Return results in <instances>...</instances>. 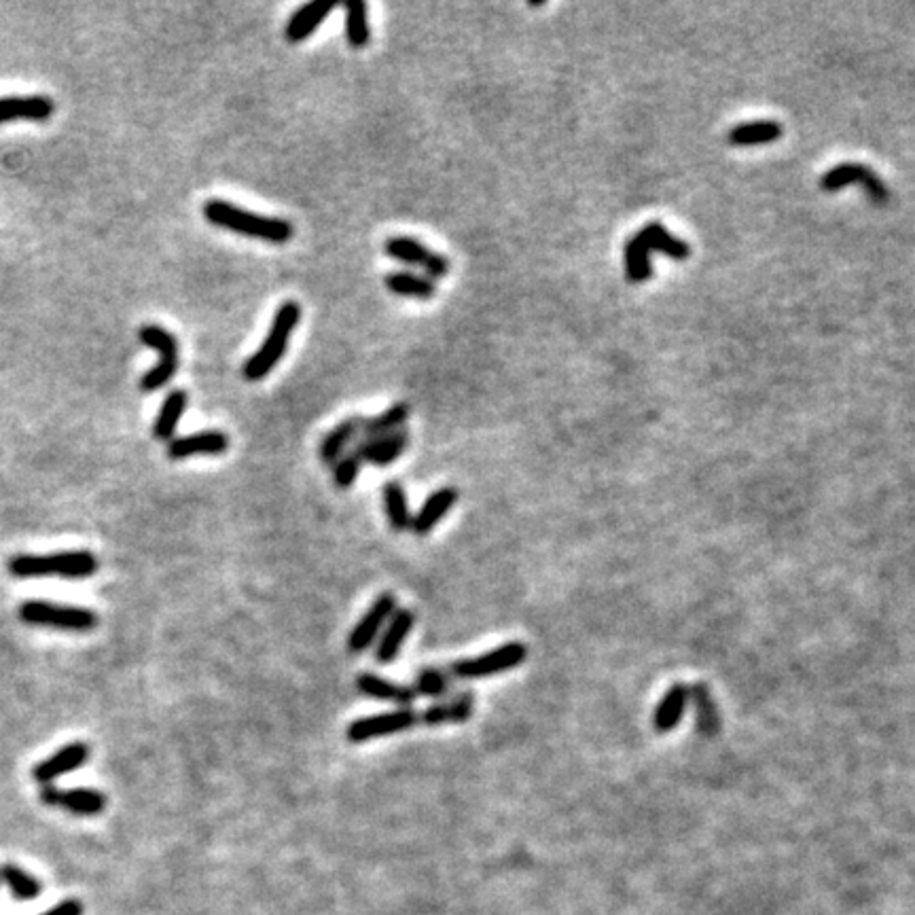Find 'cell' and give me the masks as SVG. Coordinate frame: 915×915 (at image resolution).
<instances>
[{
	"label": "cell",
	"instance_id": "6da1fadb",
	"mask_svg": "<svg viewBox=\"0 0 915 915\" xmlns=\"http://www.w3.org/2000/svg\"><path fill=\"white\" fill-rule=\"evenodd\" d=\"M202 212L206 221L214 227L227 229L231 233H240V236H246L250 240H261L267 244L282 246L286 242H291L295 233V227L286 219L265 217V214L244 210L227 200H217V197L208 200Z\"/></svg>",
	"mask_w": 915,
	"mask_h": 915
},
{
	"label": "cell",
	"instance_id": "7a4b0ae2",
	"mask_svg": "<svg viewBox=\"0 0 915 915\" xmlns=\"http://www.w3.org/2000/svg\"><path fill=\"white\" fill-rule=\"evenodd\" d=\"M299 320L301 305L297 301H284L272 320V327H269L261 348L242 367L246 382H259L278 367L282 356L286 354V348L291 344V335L295 333Z\"/></svg>",
	"mask_w": 915,
	"mask_h": 915
},
{
	"label": "cell",
	"instance_id": "3957f363",
	"mask_svg": "<svg viewBox=\"0 0 915 915\" xmlns=\"http://www.w3.org/2000/svg\"><path fill=\"white\" fill-rule=\"evenodd\" d=\"M17 579H45L56 574L60 579H87L96 574L98 560L92 551H60L51 555H17L9 562Z\"/></svg>",
	"mask_w": 915,
	"mask_h": 915
},
{
	"label": "cell",
	"instance_id": "277c9868",
	"mask_svg": "<svg viewBox=\"0 0 915 915\" xmlns=\"http://www.w3.org/2000/svg\"><path fill=\"white\" fill-rule=\"evenodd\" d=\"M528 659V647L524 642L513 640L505 642L500 647L481 653L477 657H466L458 659L450 666V672L454 680H460V683H473V680H483L496 674H505L515 668L522 666V663Z\"/></svg>",
	"mask_w": 915,
	"mask_h": 915
},
{
	"label": "cell",
	"instance_id": "5b68a950",
	"mask_svg": "<svg viewBox=\"0 0 915 915\" xmlns=\"http://www.w3.org/2000/svg\"><path fill=\"white\" fill-rule=\"evenodd\" d=\"M20 619L28 625H45L62 632H92L98 625L94 610L79 606H64L43 600H30L20 606Z\"/></svg>",
	"mask_w": 915,
	"mask_h": 915
},
{
	"label": "cell",
	"instance_id": "8992f818",
	"mask_svg": "<svg viewBox=\"0 0 915 915\" xmlns=\"http://www.w3.org/2000/svg\"><path fill=\"white\" fill-rule=\"evenodd\" d=\"M140 342L161 354L159 363L140 378V390L142 392H153V390L164 388L174 378L176 369H178L176 337L170 331H166L164 327L147 325V327L140 329Z\"/></svg>",
	"mask_w": 915,
	"mask_h": 915
},
{
	"label": "cell",
	"instance_id": "52a82bcc",
	"mask_svg": "<svg viewBox=\"0 0 915 915\" xmlns=\"http://www.w3.org/2000/svg\"><path fill=\"white\" fill-rule=\"evenodd\" d=\"M384 253L386 257L399 261L409 267H420L424 276L430 280H441L447 274H450L452 263L445 255L437 253V250L428 248L416 238L409 236H394L384 242Z\"/></svg>",
	"mask_w": 915,
	"mask_h": 915
},
{
	"label": "cell",
	"instance_id": "ba28073f",
	"mask_svg": "<svg viewBox=\"0 0 915 915\" xmlns=\"http://www.w3.org/2000/svg\"><path fill=\"white\" fill-rule=\"evenodd\" d=\"M418 723L420 716L414 708H397L392 712L363 716V719L352 721L346 729V738L350 744H365L371 740L388 738V735L411 731Z\"/></svg>",
	"mask_w": 915,
	"mask_h": 915
},
{
	"label": "cell",
	"instance_id": "9c48e42d",
	"mask_svg": "<svg viewBox=\"0 0 915 915\" xmlns=\"http://www.w3.org/2000/svg\"><path fill=\"white\" fill-rule=\"evenodd\" d=\"M399 608L397 596L392 591H384L382 596H378L367 613L358 619V623L352 627V632L348 636V651L352 655H363L367 653L378 638L382 636L386 623L394 615V610Z\"/></svg>",
	"mask_w": 915,
	"mask_h": 915
},
{
	"label": "cell",
	"instance_id": "30bf717a",
	"mask_svg": "<svg viewBox=\"0 0 915 915\" xmlns=\"http://www.w3.org/2000/svg\"><path fill=\"white\" fill-rule=\"evenodd\" d=\"M852 183L863 185V189L869 193L873 204L884 206L888 202V187L886 183L879 178L869 166L863 164H839L833 170H829L820 178V187L827 193H835L843 187H848Z\"/></svg>",
	"mask_w": 915,
	"mask_h": 915
},
{
	"label": "cell",
	"instance_id": "8fae6325",
	"mask_svg": "<svg viewBox=\"0 0 915 915\" xmlns=\"http://www.w3.org/2000/svg\"><path fill=\"white\" fill-rule=\"evenodd\" d=\"M477 706V697L475 691L471 689H462L454 691L443 699H437V702L424 708V712H418L420 723L428 729L443 727V725H462L473 716Z\"/></svg>",
	"mask_w": 915,
	"mask_h": 915
},
{
	"label": "cell",
	"instance_id": "7c38bea8",
	"mask_svg": "<svg viewBox=\"0 0 915 915\" xmlns=\"http://www.w3.org/2000/svg\"><path fill=\"white\" fill-rule=\"evenodd\" d=\"M416 627V613L411 608H397L390 621L386 623L382 636L375 642L373 657L380 666H390V663L397 661L399 653L403 651V644L409 638V634L414 632Z\"/></svg>",
	"mask_w": 915,
	"mask_h": 915
},
{
	"label": "cell",
	"instance_id": "4fadbf2b",
	"mask_svg": "<svg viewBox=\"0 0 915 915\" xmlns=\"http://www.w3.org/2000/svg\"><path fill=\"white\" fill-rule=\"evenodd\" d=\"M229 450V437L223 430H202L185 437H174L168 443L170 460H187L193 456H221Z\"/></svg>",
	"mask_w": 915,
	"mask_h": 915
},
{
	"label": "cell",
	"instance_id": "5bb4252c",
	"mask_svg": "<svg viewBox=\"0 0 915 915\" xmlns=\"http://www.w3.org/2000/svg\"><path fill=\"white\" fill-rule=\"evenodd\" d=\"M41 799L45 805H56L62 810L73 812L77 816H98L104 812L106 797L94 788H70V791H58L51 784L43 788Z\"/></svg>",
	"mask_w": 915,
	"mask_h": 915
},
{
	"label": "cell",
	"instance_id": "9a60e30c",
	"mask_svg": "<svg viewBox=\"0 0 915 915\" xmlns=\"http://www.w3.org/2000/svg\"><path fill=\"white\" fill-rule=\"evenodd\" d=\"M354 687L367 699L394 704L397 708H414V702L418 699V695L411 687L401 685V683H392V680H388L380 674H371V672H363L361 676H356Z\"/></svg>",
	"mask_w": 915,
	"mask_h": 915
},
{
	"label": "cell",
	"instance_id": "2e32d148",
	"mask_svg": "<svg viewBox=\"0 0 915 915\" xmlns=\"http://www.w3.org/2000/svg\"><path fill=\"white\" fill-rule=\"evenodd\" d=\"M407 445H409V433L407 430H399V433L384 435V437L358 439L354 450L358 452V456L363 458L365 464L390 466L405 454Z\"/></svg>",
	"mask_w": 915,
	"mask_h": 915
},
{
	"label": "cell",
	"instance_id": "e0dca14e",
	"mask_svg": "<svg viewBox=\"0 0 915 915\" xmlns=\"http://www.w3.org/2000/svg\"><path fill=\"white\" fill-rule=\"evenodd\" d=\"M458 498H460V494L456 488L447 486V488L435 490L422 502L418 513H414V519H411V532H414L416 536H426L433 532L437 528V524L450 515Z\"/></svg>",
	"mask_w": 915,
	"mask_h": 915
},
{
	"label": "cell",
	"instance_id": "ac0fdd59",
	"mask_svg": "<svg viewBox=\"0 0 915 915\" xmlns=\"http://www.w3.org/2000/svg\"><path fill=\"white\" fill-rule=\"evenodd\" d=\"M87 759H89L87 744H83V742L66 744L56 752V755H51L49 759L41 761L37 767H34L32 778L39 784L49 786L53 780H58L60 776L68 774V771L79 769Z\"/></svg>",
	"mask_w": 915,
	"mask_h": 915
},
{
	"label": "cell",
	"instance_id": "d6986e66",
	"mask_svg": "<svg viewBox=\"0 0 915 915\" xmlns=\"http://www.w3.org/2000/svg\"><path fill=\"white\" fill-rule=\"evenodd\" d=\"M335 7L337 5L329 3V0H314V3L299 7L284 26V39L289 43H301L305 39H310L314 30L320 24H325V20Z\"/></svg>",
	"mask_w": 915,
	"mask_h": 915
},
{
	"label": "cell",
	"instance_id": "ffe728a7",
	"mask_svg": "<svg viewBox=\"0 0 915 915\" xmlns=\"http://www.w3.org/2000/svg\"><path fill=\"white\" fill-rule=\"evenodd\" d=\"M363 424H365V418H346L339 422L335 428H331L329 433L325 435V439L320 441V447H318V456L320 460L333 466L339 458H342L346 452H348V447L358 441L363 437Z\"/></svg>",
	"mask_w": 915,
	"mask_h": 915
},
{
	"label": "cell",
	"instance_id": "44dd1931",
	"mask_svg": "<svg viewBox=\"0 0 915 915\" xmlns=\"http://www.w3.org/2000/svg\"><path fill=\"white\" fill-rule=\"evenodd\" d=\"M56 106L45 96H9L0 98V123L13 119H30V121H47Z\"/></svg>",
	"mask_w": 915,
	"mask_h": 915
},
{
	"label": "cell",
	"instance_id": "7402d4cb",
	"mask_svg": "<svg viewBox=\"0 0 915 915\" xmlns=\"http://www.w3.org/2000/svg\"><path fill=\"white\" fill-rule=\"evenodd\" d=\"M687 704H689V687L672 685L655 708V714H653L655 731L657 733L674 731L678 727V723L683 721Z\"/></svg>",
	"mask_w": 915,
	"mask_h": 915
},
{
	"label": "cell",
	"instance_id": "603a6c76",
	"mask_svg": "<svg viewBox=\"0 0 915 915\" xmlns=\"http://www.w3.org/2000/svg\"><path fill=\"white\" fill-rule=\"evenodd\" d=\"M187 405H189V394L183 388L170 390V394L164 399V405H161L157 420L153 424V437L157 441L170 443L176 437V426H178V422H181Z\"/></svg>",
	"mask_w": 915,
	"mask_h": 915
},
{
	"label": "cell",
	"instance_id": "cb8c5ba5",
	"mask_svg": "<svg viewBox=\"0 0 915 915\" xmlns=\"http://www.w3.org/2000/svg\"><path fill=\"white\" fill-rule=\"evenodd\" d=\"M382 502H384L386 519L394 532L411 530V519H414V513H411V509H409V498L399 481L384 483Z\"/></svg>",
	"mask_w": 915,
	"mask_h": 915
},
{
	"label": "cell",
	"instance_id": "d4e9b609",
	"mask_svg": "<svg viewBox=\"0 0 915 915\" xmlns=\"http://www.w3.org/2000/svg\"><path fill=\"white\" fill-rule=\"evenodd\" d=\"M638 238L647 244L649 250H657V253L668 255L674 261H687L691 255V248L685 240H680L663 227L661 223H649L647 227H642L638 231Z\"/></svg>",
	"mask_w": 915,
	"mask_h": 915
},
{
	"label": "cell",
	"instance_id": "484cf974",
	"mask_svg": "<svg viewBox=\"0 0 915 915\" xmlns=\"http://www.w3.org/2000/svg\"><path fill=\"white\" fill-rule=\"evenodd\" d=\"M386 289L397 295V297H407V299H420L428 301L433 299L437 293V284L435 280L426 278L424 274H414V272H390L384 278Z\"/></svg>",
	"mask_w": 915,
	"mask_h": 915
},
{
	"label": "cell",
	"instance_id": "4316f807",
	"mask_svg": "<svg viewBox=\"0 0 915 915\" xmlns=\"http://www.w3.org/2000/svg\"><path fill=\"white\" fill-rule=\"evenodd\" d=\"M782 125L778 121H752V123H742L735 125V128L729 132L727 140L733 147H757V145H769V142H776L782 136Z\"/></svg>",
	"mask_w": 915,
	"mask_h": 915
},
{
	"label": "cell",
	"instance_id": "83f0119b",
	"mask_svg": "<svg viewBox=\"0 0 915 915\" xmlns=\"http://www.w3.org/2000/svg\"><path fill=\"white\" fill-rule=\"evenodd\" d=\"M454 683L456 680H454L450 668L428 666L416 674V680H414V685H411V689H414V693L418 697L435 699L437 702V699H443L450 693H454Z\"/></svg>",
	"mask_w": 915,
	"mask_h": 915
},
{
	"label": "cell",
	"instance_id": "f1b7e54d",
	"mask_svg": "<svg viewBox=\"0 0 915 915\" xmlns=\"http://www.w3.org/2000/svg\"><path fill=\"white\" fill-rule=\"evenodd\" d=\"M689 697H693L695 723H697L699 733L706 735V738H712V735H716V731H719V727H721V716H719V710H716L712 693L708 691L706 685L699 683L689 689Z\"/></svg>",
	"mask_w": 915,
	"mask_h": 915
},
{
	"label": "cell",
	"instance_id": "f546056e",
	"mask_svg": "<svg viewBox=\"0 0 915 915\" xmlns=\"http://www.w3.org/2000/svg\"><path fill=\"white\" fill-rule=\"evenodd\" d=\"M409 416H411V407L407 403H394L388 409H384L380 416L365 418L363 437H384V435L399 433V430H403V426L407 424Z\"/></svg>",
	"mask_w": 915,
	"mask_h": 915
},
{
	"label": "cell",
	"instance_id": "4dcf8cb0",
	"mask_svg": "<svg viewBox=\"0 0 915 915\" xmlns=\"http://www.w3.org/2000/svg\"><path fill=\"white\" fill-rule=\"evenodd\" d=\"M649 253H651V250L647 248V244H644L638 238V233L630 242L625 244L623 261H625V276H627V280L634 282V284L651 280L653 265H651V255Z\"/></svg>",
	"mask_w": 915,
	"mask_h": 915
},
{
	"label": "cell",
	"instance_id": "1f68e13d",
	"mask_svg": "<svg viewBox=\"0 0 915 915\" xmlns=\"http://www.w3.org/2000/svg\"><path fill=\"white\" fill-rule=\"evenodd\" d=\"M346 39L352 49H363L371 41V28L367 17V5L363 0H346Z\"/></svg>",
	"mask_w": 915,
	"mask_h": 915
},
{
	"label": "cell",
	"instance_id": "d6a6232c",
	"mask_svg": "<svg viewBox=\"0 0 915 915\" xmlns=\"http://www.w3.org/2000/svg\"><path fill=\"white\" fill-rule=\"evenodd\" d=\"M0 882L7 884L15 901H32L41 894V882L13 863L0 867Z\"/></svg>",
	"mask_w": 915,
	"mask_h": 915
},
{
	"label": "cell",
	"instance_id": "836d02e7",
	"mask_svg": "<svg viewBox=\"0 0 915 915\" xmlns=\"http://www.w3.org/2000/svg\"><path fill=\"white\" fill-rule=\"evenodd\" d=\"M363 458L358 456V452L354 450H348L342 458H339L335 464H333V481H335V486L337 488H342V490H348L352 488L358 475H361V469H363Z\"/></svg>",
	"mask_w": 915,
	"mask_h": 915
},
{
	"label": "cell",
	"instance_id": "e575fe53",
	"mask_svg": "<svg viewBox=\"0 0 915 915\" xmlns=\"http://www.w3.org/2000/svg\"><path fill=\"white\" fill-rule=\"evenodd\" d=\"M41 915H83V905L77 899H66L60 905L43 911Z\"/></svg>",
	"mask_w": 915,
	"mask_h": 915
}]
</instances>
